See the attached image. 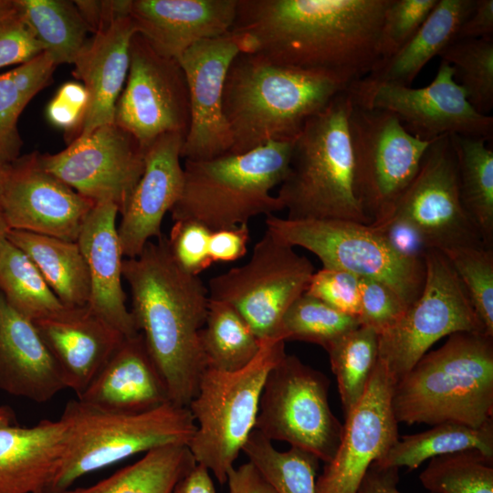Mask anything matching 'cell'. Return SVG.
I'll return each mask as SVG.
<instances>
[{
	"instance_id": "6da1fadb",
	"label": "cell",
	"mask_w": 493,
	"mask_h": 493,
	"mask_svg": "<svg viewBox=\"0 0 493 493\" xmlns=\"http://www.w3.org/2000/svg\"><path fill=\"white\" fill-rule=\"evenodd\" d=\"M390 0H237L230 30L241 53L339 77L349 85L380 60Z\"/></svg>"
},
{
	"instance_id": "7a4b0ae2",
	"label": "cell",
	"mask_w": 493,
	"mask_h": 493,
	"mask_svg": "<svg viewBox=\"0 0 493 493\" xmlns=\"http://www.w3.org/2000/svg\"><path fill=\"white\" fill-rule=\"evenodd\" d=\"M138 331L167 388L171 403L188 406L207 369L200 345L209 295L199 276L172 257L167 237L149 241L141 254L122 261Z\"/></svg>"
},
{
	"instance_id": "3957f363",
	"label": "cell",
	"mask_w": 493,
	"mask_h": 493,
	"mask_svg": "<svg viewBox=\"0 0 493 493\" xmlns=\"http://www.w3.org/2000/svg\"><path fill=\"white\" fill-rule=\"evenodd\" d=\"M349 86L330 73L238 54L229 67L223 92V111L233 140L230 153L296 139L306 121Z\"/></svg>"
},
{
	"instance_id": "277c9868",
	"label": "cell",
	"mask_w": 493,
	"mask_h": 493,
	"mask_svg": "<svg viewBox=\"0 0 493 493\" xmlns=\"http://www.w3.org/2000/svg\"><path fill=\"white\" fill-rule=\"evenodd\" d=\"M392 407L397 423L482 426L493 418V336L450 334L395 383Z\"/></svg>"
},
{
	"instance_id": "5b68a950",
	"label": "cell",
	"mask_w": 493,
	"mask_h": 493,
	"mask_svg": "<svg viewBox=\"0 0 493 493\" xmlns=\"http://www.w3.org/2000/svg\"><path fill=\"white\" fill-rule=\"evenodd\" d=\"M352 99L338 94L296 137L278 199L293 220L333 219L369 225L354 189L349 131Z\"/></svg>"
},
{
	"instance_id": "8992f818",
	"label": "cell",
	"mask_w": 493,
	"mask_h": 493,
	"mask_svg": "<svg viewBox=\"0 0 493 493\" xmlns=\"http://www.w3.org/2000/svg\"><path fill=\"white\" fill-rule=\"evenodd\" d=\"M294 142H271L210 160H184L182 191L170 210L173 221L193 220L216 231L282 211L271 190L288 173Z\"/></svg>"
},
{
	"instance_id": "52a82bcc",
	"label": "cell",
	"mask_w": 493,
	"mask_h": 493,
	"mask_svg": "<svg viewBox=\"0 0 493 493\" xmlns=\"http://www.w3.org/2000/svg\"><path fill=\"white\" fill-rule=\"evenodd\" d=\"M65 449L47 493H62L79 477L139 453L173 444L188 446L196 425L186 406L173 403L144 412L102 408L69 400L59 418Z\"/></svg>"
},
{
	"instance_id": "ba28073f",
	"label": "cell",
	"mask_w": 493,
	"mask_h": 493,
	"mask_svg": "<svg viewBox=\"0 0 493 493\" xmlns=\"http://www.w3.org/2000/svg\"><path fill=\"white\" fill-rule=\"evenodd\" d=\"M254 360L236 372L207 368L188 404L196 429L188 444L196 464L220 484L227 481L240 452L255 429L259 399L270 370L286 354L285 341H261Z\"/></svg>"
},
{
	"instance_id": "9c48e42d",
	"label": "cell",
	"mask_w": 493,
	"mask_h": 493,
	"mask_svg": "<svg viewBox=\"0 0 493 493\" xmlns=\"http://www.w3.org/2000/svg\"><path fill=\"white\" fill-rule=\"evenodd\" d=\"M267 230L319 257L323 267L344 270L389 287L409 307L421 295L425 260L402 257L370 224L346 220H293L266 216Z\"/></svg>"
},
{
	"instance_id": "30bf717a",
	"label": "cell",
	"mask_w": 493,
	"mask_h": 493,
	"mask_svg": "<svg viewBox=\"0 0 493 493\" xmlns=\"http://www.w3.org/2000/svg\"><path fill=\"white\" fill-rule=\"evenodd\" d=\"M329 388L322 372L286 353L266 378L255 430L271 442H287L330 462L343 425L330 409Z\"/></svg>"
},
{
	"instance_id": "8fae6325",
	"label": "cell",
	"mask_w": 493,
	"mask_h": 493,
	"mask_svg": "<svg viewBox=\"0 0 493 493\" xmlns=\"http://www.w3.org/2000/svg\"><path fill=\"white\" fill-rule=\"evenodd\" d=\"M424 260L425 279L421 295L394 324L378 334L377 361L394 384L441 338L461 331L486 333L445 255L432 249Z\"/></svg>"
},
{
	"instance_id": "7c38bea8",
	"label": "cell",
	"mask_w": 493,
	"mask_h": 493,
	"mask_svg": "<svg viewBox=\"0 0 493 493\" xmlns=\"http://www.w3.org/2000/svg\"><path fill=\"white\" fill-rule=\"evenodd\" d=\"M314 272L306 257L266 230L246 264L212 278L206 287L210 299L235 309L263 341L276 340L283 315L306 292Z\"/></svg>"
},
{
	"instance_id": "4fadbf2b",
	"label": "cell",
	"mask_w": 493,
	"mask_h": 493,
	"mask_svg": "<svg viewBox=\"0 0 493 493\" xmlns=\"http://www.w3.org/2000/svg\"><path fill=\"white\" fill-rule=\"evenodd\" d=\"M354 189L370 224L388 216L432 142L411 134L394 114L353 103L349 115Z\"/></svg>"
},
{
	"instance_id": "5bb4252c",
	"label": "cell",
	"mask_w": 493,
	"mask_h": 493,
	"mask_svg": "<svg viewBox=\"0 0 493 493\" xmlns=\"http://www.w3.org/2000/svg\"><path fill=\"white\" fill-rule=\"evenodd\" d=\"M348 90L353 103L394 114L421 140L458 134L488 142L493 136V117L473 108L455 79L453 67L444 60L433 81L424 88L362 79Z\"/></svg>"
},
{
	"instance_id": "9a60e30c",
	"label": "cell",
	"mask_w": 493,
	"mask_h": 493,
	"mask_svg": "<svg viewBox=\"0 0 493 493\" xmlns=\"http://www.w3.org/2000/svg\"><path fill=\"white\" fill-rule=\"evenodd\" d=\"M114 123L144 152L160 136L178 133L185 138L189 129V92L179 61L157 53L138 33L131 41L130 67Z\"/></svg>"
},
{
	"instance_id": "2e32d148",
	"label": "cell",
	"mask_w": 493,
	"mask_h": 493,
	"mask_svg": "<svg viewBox=\"0 0 493 493\" xmlns=\"http://www.w3.org/2000/svg\"><path fill=\"white\" fill-rule=\"evenodd\" d=\"M144 154L128 131L111 123L76 137L59 152H38V160L79 194L112 203L121 214L143 173Z\"/></svg>"
},
{
	"instance_id": "e0dca14e",
	"label": "cell",
	"mask_w": 493,
	"mask_h": 493,
	"mask_svg": "<svg viewBox=\"0 0 493 493\" xmlns=\"http://www.w3.org/2000/svg\"><path fill=\"white\" fill-rule=\"evenodd\" d=\"M390 215L409 222L432 249L486 246L461 202L456 157L449 135L432 141Z\"/></svg>"
},
{
	"instance_id": "ac0fdd59",
	"label": "cell",
	"mask_w": 493,
	"mask_h": 493,
	"mask_svg": "<svg viewBox=\"0 0 493 493\" xmlns=\"http://www.w3.org/2000/svg\"><path fill=\"white\" fill-rule=\"evenodd\" d=\"M95 203L46 171L38 152L6 166L0 211L9 230L77 242Z\"/></svg>"
},
{
	"instance_id": "d6986e66",
	"label": "cell",
	"mask_w": 493,
	"mask_h": 493,
	"mask_svg": "<svg viewBox=\"0 0 493 493\" xmlns=\"http://www.w3.org/2000/svg\"><path fill=\"white\" fill-rule=\"evenodd\" d=\"M393 385L377 361L363 396L345 416L334 456L316 479L317 493H357L369 467L397 441L398 423L392 407Z\"/></svg>"
},
{
	"instance_id": "ffe728a7",
	"label": "cell",
	"mask_w": 493,
	"mask_h": 493,
	"mask_svg": "<svg viewBox=\"0 0 493 493\" xmlns=\"http://www.w3.org/2000/svg\"><path fill=\"white\" fill-rule=\"evenodd\" d=\"M240 53L229 32L195 43L177 59L190 101V124L181 151L184 160H210L230 153L233 140L223 111V92L229 67Z\"/></svg>"
},
{
	"instance_id": "44dd1931",
	"label": "cell",
	"mask_w": 493,
	"mask_h": 493,
	"mask_svg": "<svg viewBox=\"0 0 493 493\" xmlns=\"http://www.w3.org/2000/svg\"><path fill=\"white\" fill-rule=\"evenodd\" d=\"M184 142L181 134L166 133L145 150L143 173L121 213L118 226L122 255L127 258L138 257L151 238L163 236V219L183 187Z\"/></svg>"
},
{
	"instance_id": "7402d4cb",
	"label": "cell",
	"mask_w": 493,
	"mask_h": 493,
	"mask_svg": "<svg viewBox=\"0 0 493 493\" xmlns=\"http://www.w3.org/2000/svg\"><path fill=\"white\" fill-rule=\"evenodd\" d=\"M237 0H131L136 32L160 55L178 59L195 43L230 32Z\"/></svg>"
},
{
	"instance_id": "603a6c76",
	"label": "cell",
	"mask_w": 493,
	"mask_h": 493,
	"mask_svg": "<svg viewBox=\"0 0 493 493\" xmlns=\"http://www.w3.org/2000/svg\"><path fill=\"white\" fill-rule=\"evenodd\" d=\"M119 208L112 203H96L78 237L89 278L87 307L125 337L139 333L126 307L121 285L122 251L116 219Z\"/></svg>"
},
{
	"instance_id": "cb8c5ba5",
	"label": "cell",
	"mask_w": 493,
	"mask_h": 493,
	"mask_svg": "<svg viewBox=\"0 0 493 493\" xmlns=\"http://www.w3.org/2000/svg\"><path fill=\"white\" fill-rule=\"evenodd\" d=\"M59 367L66 386L79 397L93 381L123 336L88 307L33 321Z\"/></svg>"
},
{
	"instance_id": "d4e9b609",
	"label": "cell",
	"mask_w": 493,
	"mask_h": 493,
	"mask_svg": "<svg viewBox=\"0 0 493 493\" xmlns=\"http://www.w3.org/2000/svg\"><path fill=\"white\" fill-rule=\"evenodd\" d=\"M135 33L130 16L118 17L93 34L74 60L73 75L82 82L89 95L86 112L75 138L114 123L116 103L128 76L130 46Z\"/></svg>"
},
{
	"instance_id": "484cf974",
	"label": "cell",
	"mask_w": 493,
	"mask_h": 493,
	"mask_svg": "<svg viewBox=\"0 0 493 493\" xmlns=\"http://www.w3.org/2000/svg\"><path fill=\"white\" fill-rule=\"evenodd\" d=\"M64 389L62 372L34 322L0 292V390L41 404Z\"/></svg>"
},
{
	"instance_id": "4316f807",
	"label": "cell",
	"mask_w": 493,
	"mask_h": 493,
	"mask_svg": "<svg viewBox=\"0 0 493 493\" xmlns=\"http://www.w3.org/2000/svg\"><path fill=\"white\" fill-rule=\"evenodd\" d=\"M102 408L144 412L171 403L143 340L124 337L84 393L77 397Z\"/></svg>"
},
{
	"instance_id": "83f0119b",
	"label": "cell",
	"mask_w": 493,
	"mask_h": 493,
	"mask_svg": "<svg viewBox=\"0 0 493 493\" xmlns=\"http://www.w3.org/2000/svg\"><path fill=\"white\" fill-rule=\"evenodd\" d=\"M64 424L0 425V493H47L65 449Z\"/></svg>"
},
{
	"instance_id": "f1b7e54d",
	"label": "cell",
	"mask_w": 493,
	"mask_h": 493,
	"mask_svg": "<svg viewBox=\"0 0 493 493\" xmlns=\"http://www.w3.org/2000/svg\"><path fill=\"white\" fill-rule=\"evenodd\" d=\"M476 0H437L435 7L413 35L393 55L381 59L363 79L411 86L422 68L454 40L470 16Z\"/></svg>"
},
{
	"instance_id": "f546056e",
	"label": "cell",
	"mask_w": 493,
	"mask_h": 493,
	"mask_svg": "<svg viewBox=\"0 0 493 493\" xmlns=\"http://www.w3.org/2000/svg\"><path fill=\"white\" fill-rule=\"evenodd\" d=\"M6 238L32 260L65 306L87 307L89 278L78 242L21 230H9Z\"/></svg>"
},
{
	"instance_id": "4dcf8cb0",
	"label": "cell",
	"mask_w": 493,
	"mask_h": 493,
	"mask_svg": "<svg viewBox=\"0 0 493 493\" xmlns=\"http://www.w3.org/2000/svg\"><path fill=\"white\" fill-rule=\"evenodd\" d=\"M196 462L185 445L152 449L138 461L89 487L62 493H172Z\"/></svg>"
},
{
	"instance_id": "1f68e13d",
	"label": "cell",
	"mask_w": 493,
	"mask_h": 493,
	"mask_svg": "<svg viewBox=\"0 0 493 493\" xmlns=\"http://www.w3.org/2000/svg\"><path fill=\"white\" fill-rule=\"evenodd\" d=\"M471 449L493 458V418L480 427L445 422L427 431L404 435L375 462L384 467H406L413 470L429 458Z\"/></svg>"
},
{
	"instance_id": "d6a6232c",
	"label": "cell",
	"mask_w": 493,
	"mask_h": 493,
	"mask_svg": "<svg viewBox=\"0 0 493 493\" xmlns=\"http://www.w3.org/2000/svg\"><path fill=\"white\" fill-rule=\"evenodd\" d=\"M449 137L456 157L462 205L484 245L493 248V152L483 139Z\"/></svg>"
},
{
	"instance_id": "836d02e7",
	"label": "cell",
	"mask_w": 493,
	"mask_h": 493,
	"mask_svg": "<svg viewBox=\"0 0 493 493\" xmlns=\"http://www.w3.org/2000/svg\"><path fill=\"white\" fill-rule=\"evenodd\" d=\"M58 66L45 52L0 74V165L20 157L18 120L29 101L49 85Z\"/></svg>"
},
{
	"instance_id": "e575fe53",
	"label": "cell",
	"mask_w": 493,
	"mask_h": 493,
	"mask_svg": "<svg viewBox=\"0 0 493 493\" xmlns=\"http://www.w3.org/2000/svg\"><path fill=\"white\" fill-rule=\"evenodd\" d=\"M199 338L207 368L228 372L248 365L262 343L235 309L210 299Z\"/></svg>"
},
{
	"instance_id": "d590c367",
	"label": "cell",
	"mask_w": 493,
	"mask_h": 493,
	"mask_svg": "<svg viewBox=\"0 0 493 493\" xmlns=\"http://www.w3.org/2000/svg\"><path fill=\"white\" fill-rule=\"evenodd\" d=\"M36 38L58 66L73 64L90 32L74 1L17 0Z\"/></svg>"
},
{
	"instance_id": "8d00e7d4",
	"label": "cell",
	"mask_w": 493,
	"mask_h": 493,
	"mask_svg": "<svg viewBox=\"0 0 493 493\" xmlns=\"http://www.w3.org/2000/svg\"><path fill=\"white\" fill-rule=\"evenodd\" d=\"M0 292L13 309L32 321L68 309L32 260L6 237L0 244Z\"/></svg>"
},
{
	"instance_id": "74e56055",
	"label": "cell",
	"mask_w": 493,
	"mask_h": 493,
	"mask_svg": "<svg viewBox=\"0 0 493 493\" xmlns=\"http://www.w3.org/2000/svg\"><path fill=\"white\" fill-rule=\"evenodd\" d=\"M336 377L344 416L363 396L378 360V333L360 326L326 350Z\"/></svg>"
},
{
	"instance_id": "f35d334b",
	"label": "cell",
	"mask_w": 493,
	"mask_h": 493,
	"mask_svg": "<svg viewBox=\"0 0 493 493\" xmlns=\"http://www.w3.org/2000/svg\"><path fill=\"white\" fill-rule=\"evenodd\" d=\"M242 452L277 493H317L316 475L320 459L313 454L293 446L279 451L255 429Z\"/></svg>"
},
{
	"instance_id": "ab89813d",
	"label": "cell",
	"mask_w": 493,
	"mask_h": 493,
	"mask_svg": "<svg viewBox=\"0 0 493 493\" xmlns=\"http://www.w3.org/2000/svg\"><path fill=\"white\" fill-rule=\"evenodd\" d=\"M360 326L356 317L303 293L283 315L276 340L314 343L326 351L339 338Z\"/></svg>"
},
{
	"instance_id": "60d3db41",
	"label": "cell",
	"mask_w": 493,
	"mask_h": 493,
	"mask_svg": "<svg viewBox=\"0 0 493 493\" xmlns=\"http://www.w3.org/2000/svg\"><path fill=\"white\" fill-rule=\"evenodd\" d=\"M455 70L467 100L483 115L493 108V38L456 39L439 55Z\"/></svg>"
},
{
	"instance_id": "b9f144b4",
	"label": "cell",
	"mask_w": 493,
	"mask_h": 493,
	"mask_svg": "<svg viewBox=\"0 0 493 493\" xmlns=\"http://www.w3.org/2000/svg\"><path fill=\"white\" fill-rule=\"evenodd\" d=\"M419 477L431 493H493V458L474 449L435 456Z\"/></svg>"
},
{
	"instance_id": "7bdbcfd3",
	"label": "cell",
	"mask_w": 493,
	"mask_h": 493,
	"mask_svg": "<svg viewBox=\"0 0 493 493\" xmlns=\"http://www.w3.org/2000/svg\"><path fill=\"white\" fill-rule=\"evenodd\" d=\"M440 252L464 285L485 332L493 336V248L462 246Z\"/></svg>"
},
{
	"instance_id": "ee69618b",
	"label": "cell",
	"mask_w": 493,
	"mask_h": 493,
	"mask_svg": "<svg viewBox=\"0 0 493 493\" xmlns=\"http://www.w3.org/2000/svg\"><path fill=\"white\" fill-rule=\"evenodd\" d=\"M437 0H390L382 25L380 60L398 51L425 21Z\"/></svg>"
},
{
	"instance_id": "f6af8a7d",
	"label": "cell",
	"mask_w": 493,
	"mask_h": 493,
	"mask_svg": "<svg viewBox=\"0 0 493 493\" xmlns=\"http://www.w3.org/2000/svg\"><path fill=\"white\" fill-rule=\"evenodd\" d=\"M43 52L17 0H0V68L19 66Z\"/></svg>"
},
{
	"instance_id": "bcb514c9",
	"label": "cell",
	"mask_w": 493,
	"mask_h": 493,
	"mask_svg": "<svg viewBox=\"0 0 493 493\" xmlns=\"http://www.w3.org/2000/svg\"><path fill=\"white\" fill-rule=\"evenodd\" d=\"M212 231L193 220L174 221L167 243L174 262L186 273L199 276L212 264L209 238Z\"/></svg>"
},
{
	"instance_id": "7dc6e473",
	"label": "cell",
	"mask_w": 493,
	"mask_h": 493,
	"mask_svg": "<svg viewBox=\"0 0 493 493\" xmlns=\"http://www.w3.org/2000/svg\"><path fill=\"white\" fill-rule=\"evenodd\" d=\"M407 308L386 285L374 279L360 278V306L357 319L361 326L370 328L380 334L394 324Z\"/></svg>"
},
{
	"instance_id": "c3c4849f",
	"label": "cell",
	"mask_w": 493,
	"mask_h": 493,
	"mask_svg": "<svg viewBox=\"0 0 493 493\" xmlns=\"http://www.w3.org/2000/svg\"><path fill=\"white\" fill-rule=\"evenodd\" d=\"M305 293L342 313L358 316L360 278L352 273L322 267L314 272Z\"/></svg>"
},
{
	"instance_id": "681fc988",
	"label": "cell",
	"mask_w": 493,
	"mask_h": 493,
	"mask_svg": "<svg viewBox=\"0 0 493 493\" xmlns=\"http://www.w3.org/2000/svg\"><path fill=\"white\" fill-rule=\"evenodd\" d=\"M89 102V95L84 85L79 82H66L60 86L56 95L47 106L46 115L55 127L69 134H77Z\"/></svg>"
},
{
	"instance_id": "f907efd6",
	"label": "cell",
	"mask_w": 493,
	"mask_h": 493,
	"mask_svg": "<svg viewBox=\"0 0 493 493\" xmlns=\"http://www.w3.org/2000/svg\"><path fill=\"white\" fill-rule=\"evenodd\" d=\"M370 225L384 237L396 253L404 257L424 260L426 253L432 250L420 232L402 217L390 215Z\"/></svg>"
},
{
	"instance_id": "816d5d0a",
	"label": "cell",
	"mask_w": 493,
	"mask_h": 493,
	"mask_svg": "<svg viewBox=\"0 0 493 493\" xmlns=\"http://www.w3.org/2000/svg\"><path fill=\"white\" fill-rule=\"evenodd\" d=\"M250 240L248 225L212 231L209 256L213 263H229L243 257Z\"/></svg>"
},
{
	"instance_id": "f5cc1de1",
	"label": "cell",
	"mask_w": 493,
	"mask_h": 493,
	"mask_svg": "<svg viewBox=\"0 0 493 493\" xmlns=\"http://www.w3.org/2000/svg\"><path fill=\"white\" fill-rule=\"evenodd\" d=\"M90 32L95 34L116 18L129 16L131 0L74 1Z\"/></svg>"
},
{
	"instance_id": "db71d44e",
	"label": "cell",
	"mask_w": 493,
	"mask_h": 493,
	"mask_svg": "<svg viewBox=\"0 0 493 493\" xmlns=\"http://www.w3.org/2000/svg\"><path fill=\"white\" fill-rule=\"evenodd\" d=\"M228 493H277L271 484L251 463L230 469L227 475Z\"/></svg>"
},
{
	"instance_id": "11a10c76",
	"label": "cell",
	"mask_w": 493,
	"mask_h": 493,
	"mask_svg": "<svg viewBox=\"0 0 493 493\" xmlns=\"http://www.w3.org/2000/svg\"><path fill=\"white\" fill-rule=\"evenodd\" d=\"M493 38V0H476L470 16L460 26L456 39Z\"/></svg>"
},
{
	"instance_id": "9f6ffc18",
	"label": "cell",
	"mask_w": 493,
	"mask_h": 493,
	"mask_svg": "<svg viewBox=\"0 0 493 493\" xmlns=\"http://www.w3.org/2000/svg\"><path fill=\"white\" fill-rule=\"evenodd\" d=\"M398 469L373 462L367 469L357 493H401L397 488Z\"/></svg>"
},
{
	"instance_id": "6f0895ef",
	"label": "cell",
	"mask_w": 493,
	"mask_h": 493,
	"mask_svg": "<svg viewBox=\"0 0 493 493\" xmlns=\"http://www.w3.org/2000/svg\"><path fill=\"white\" fill-rule=\"evenodd\" d=\"M172 493H215L210 471L196 464L178 481Z\"/></svg>"
},
{
	"instance_id": "680465c9",
	"label": "cell",
	"mask_w": 493,
	"mask_h": 493,
	"mask_svg": "<svg viewBox=\"0 0 493 493\" xmlns=\"http://www.w3.org/2000/svg\"><path fill=\"white\" fill-rule=\"evenodd\" d=\"M16 424V414L8 405H0V425Z\"/></svg>"
},
{
	"instance_id": "91938a15",
	"label": "cell",
	"mask_w": 493,
	"mask_h": 493,
	"mask_svg": "<svg viewBox=\"0 0 493 493\" xmlns=\"http://www.w3.org/2000/svg\"><path fill=\"white\" fill-rule=\"evenodd\" d=\"M9 228L3 217V215L0 211V244L6 237Z\"/></svg>"
},
{
	"instance_id": "94428289",
	"label": "cell",
	"mask_w": 493,
	"mask_h": 493,
	"mask_svg": "<svg viewBox=\"0 0 493 493\" xmlns=\"http://www.w3.org/2000/svg\"><path fill=\"white\" fill-rule=\"evenodd\" d=\"M6 166L0 165V197H1L4 183H5V179L6 175Z\"/></svg>"
}]
</instances>
